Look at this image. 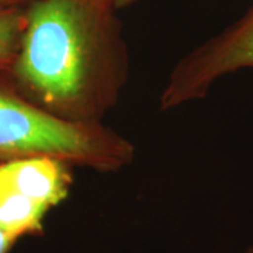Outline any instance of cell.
I'll use <instances>...</instances> for the list:
<instances>
[{
    "label": "cell",
    "instance_id": "cell-8",
    "mask_svg": "<svg viewBox=\"0 0 253 253\" xmlns=\"http://www.w3.org/2000/svg\"><path fill=\"white\" fill-rule=\"evenodd\" d=\"M114 1H116V7H117L118 10H123L126 9V7H128V6L136 3L138 0H114Z\"/></svg>",
    "mask_w": 253,
    "mask_h": 253
},
{
    "label": "cell",
    "instance_id": "cell-1",
    "mask_svg": "<svg viewBox=\"0 0 253 253\" xmlns=\"http://www.w3.org/2000/svg\"><path fill=\"white\" fill-rule=\"evenodd\" d=\"M114 0H34L4 76L38 109L73 124H103L129 76Z\"/></svg>",
    "mask_w": 253,
    "mask_h": 253
},
{
    "label": "cell",
    "instance_id": "cell-2",
    "mask_svg": "<svg viewBox=\"0 0 253 253\" xmlns=\"http://www.w3.org/2000/svg\"><path fill=\"white\" fill-rule=\"evenodd\" d=\"M33 155L113 173L132 163L135 146L104 124H73L48 114L24 99L0 72V161Z\"/></svg>",
    "mask_w": 253,
    "mask_h": 253
},
{
    "label": "cell",
    "instance_id": "cell-7",
    "mask_svg": "<svg viewBox=\"0 0 253 253\" xmlns=\"http://www.w3.org/2000/svg\"><path fill=\"white\" fill-rule=\"evenodd\" d=\"M14 244H16V241L11 239L9 235H6L3 232V229L0 228V253H9Z\"/></svg>",
    "mask_w": 253,
    "mask_h": 253
},
{
    "label": "cell",
    "instance_id": "cell-5",
    "mask_svg": "<svg viewBox=\"0 0 253 253\" xmlns=\"http://www.w3.org/2000/svg\"><path fill=\"white\" fill-rule=\"evenodd\" d=\"M24 9L0 10V72L9 69L17 54L24 27Z\"/></svg>",
    "mask_w": 253,
    "mask_h": 253
},
{
    "label": "cell",
    "instance_id": "cell-4",
    "mask_svg": "<svg viewBox=\"0 0 253 253\" xmlns=\"http://www.w3.org/2000/svg\"><path fill=\"white\" fill-rule=\"evenodd\" d=\"M253 68V7L174 65L161 94V109L206 97L219 78Z\"/></svg>",
    "mask_w": 253,
    "mask_h": 253
},
{
    "label": "cell",
    "instance_id": "cell-6",
    "mask_svg": "<svg viewBox=\"0 0 253 253\" xmlns=\"http://www.w3.org/2000/svg\"><path fill=\"white\" fill-rule=\"evenodd\" d=\"M31 1H34V0H0V10L26 7Z\"/></svg>",
    "mask_w": 253,
    "mask_h": 253
},
{
    "label": "cell",
    "instance_id": "cell-3",
    "mask_svg": "<svg viewBox=\"0 0 253 253\" xmlns=\"http://www.w3.org/2000/svg\"><path fill=\"white\" fill-rule=\"evenodd\" d=\"M73 165L33 155L0 161V228L17 242L40 235L49 210L68 197L73 184Z\"/></svg>",
    "mask_w": 253,
    "mask_h": 253
},
{
    "label": "cell",
    "instance_id": "cell-9",
    "mask_svg": "<svg viewBox=\"0 0 253 253\" xmlns=\"http://www.w3.org/2000/svg\"><path fill=\"white\" fill-rule=\"evenodd\" d=\"M246 253H253V248H249V249L246 251Z\"/></svg>",
    "mask_w": 253,
    "mask_h": 253
}]
</instances>
